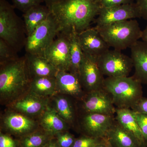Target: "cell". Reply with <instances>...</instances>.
<instances>
[{"label": "cell", "mask_w": 147, "mask_h": 147, "mask_svg": "<svg viewBox=\"0 0 147 147\" xmlns=\"http://www.w3.org/2000/svg\"><path fill=\"white\" fill-rule=\"evenodd\" d=\"M142 84L134 76L106 77L103 88L117 108L132 109L143 97Z\"/></svg>", "instance_id": "3957f363"}, {"label": "cell", "mask_w": 147, "mask_h": 147, "mask_svg": "<svg viewBox=\"0 0 147 147\" xmlns=\"http://www.w3.org/2000/svg\"><path fill=\"white\" fill-rule=\"evenodd\" d=\"M134 113L137 123L147 144V115L135 112Z\"/></svg>", "instance_id": "4dcf8cb0"}, {"label": "cell", "mask_w": 147, "mask_h": 147, "mask_svg": "<svg viewBox=\"0 0 147 147\" xmlns=\"http://www.w3.org/2000/svg\"><path fill=\"white\" fill-rule=\"evenodd\" d=\"M83 101L86 113H98L114 115L116 108L109 94L103 88L89 92Z\"/></svg>", "instance_id": "8fae6325"}, {"label": "cell", "mask_w": 147, "mask_h": 147, "mask_svg": "<svg viewBox=\"0 0 147 147\" xmlns=\"http://www.w3.org/2000/svg\"><path fill=\"white\" fill-rule=\"evenodd\" d=\"M110 47L125 50L142 38V30L135 19L95 27Z\"/></svg>", "instance_id": "277c9868"}, {"label": "cell", "mask_w": 147, "mask_h": 147, "mask_svg": "<svg viewBox=\"0 0 147 147\" xmlns=\"http://www.w3.org/2000/svg\"><path fill=\"white\" fill-rule=\"evenodd\" d=\"M41 115L40 125L43 130L53 137L65 131L67 128V123L61 117L55 108L48 106Z\"/></svg>", "instance_id": "44dd1931"}, {"label": "cell", "mask_w": 147, "mask_h": 147, "mask_svg": "<svg viewBox=\"0 0 147 147\" xmlns=\"http://www.w3.org/2000/svg\"><path fill=\"white\" fill-rule=\"evenodd\" d=\"M59 1L60 0H44V1H45L47 4V6H49L54 3L57 2Z\"/></svg>", "instance_id": "74e56055"}, {"label": "cell", "mask_w": 147, "mask_h": 147, "mask_svg": "<svg viewBox=\"0 0 147 147\" xmlns=\"http://www.w3.org/2000/svg\"><path fill=\"white\" fill-rule=\"evenodd\" d=\"M43 147H59L57 144V142L54 140V138L47 142Z\"/></svg>", "instance_id": "d590c367"}, {"label": "cell", "mask_w": 147, "mask_h": 147, "mask_svg": "<svg viewBox=\"0 0 147 147\" xmlns=\"http://www.w3.org/2000/svg\"><path fill=\"white\" fill-rule=\"evenodd\" d=\"M95 18L96 26L100 27L117 22L141 18L135 3L100 7Z\"/></svg>", "instance_id": "52a82bcc"}, {"label": "cell", "mask_w": 147, "mask_h": 147, "mask_svg": "<svg viewBox=\"0 0 147 147\" xmlns=\"http://www.w3.org/2000/svg\"><path fill=\"white\" fill-rule=\"evenodd\" d=\"M105 137L113 147H142L135 137L117 121H115Z\"/></svg>", "instance_id": "d6986e66"}, {"label": "cell", "mask_w": 147, "mask_h": 147, "mask_svg": "<svg viewBox=\"0 0 147 147\" xmlns=\"http://www.w3.org/2000/svg\"><path fill=\"white\" fill-rule=\"evenodd\" d=\"M61 34L47 48L44 56L59 71H69L70 59L68 37L65 34Z\"/></svg>", "instance_id": "30bf717a"}, {"label": "cell", "mask_w": 147, "mask_h": 147, "mask_svg": "<svg viewBox=\"0 0 147 147\" xmlns=\"http://www.w3.org/2000/svg\"><path fill=\"white\" fill-rule=\"evenodd\" d=\"M130 49L134 68V77L142 84H147V42L138 40Z\"/></svg>", "instance_id": "e0dca14e"}, {"label": "cell", "mask_w": 147, "mask_h": 147, "mask_svg": "<svg viewBox=\"0 0 147 147\" xmlns=\"http://www.w3.org/2000/svg\"><path fill=\"white\" fill-rule=\"evenodd\" d=\"M47 98L29 92L26 95L14 101L12 108L18 113L28 117L41 115L48 106Z\"/></svg>", "instance_id": "9a60e30c"}, {"label": "cell", "mask_w": 147, "mask_h": 147, "mask_svg": "<svg viewBox=\"0 0 147 147\" xmlns=\"http://www.w3.org/2000/svg\"><path fill=\"white\" fill-rule=\"evenodd\" d=\"M132 110L137 113L147 115V98L142 97Z\"/></svg>", "instance_id": "836d02e7"}, {"label": "cell", "mask_w": 147, "mask_h": 147, "mask_svg": "<svg viewBox=\"0 0 147 147\" xmlns=\"http://www.w3.org/2000/svg\"><path fill=\"white\" fill-rule=\"evenodd\" d=\"M97 58L84 53L79 69L80 82L88 92L103 88L105 78L98 65Z\"/></svg>", "instance_id": "ba28073f"}, {"label": "cell", "mask_w": 147, "mask_h": 147, "mask_svg": "<svg viewBox=\"0 0 147 147\" xmlns=\"http://www.w3.org/2000/svg\"><path fill=\"white\" fill-rule=\"evenodd\" d=\"M58 33H68L74 28L78 33L90 28L100 6L97 0H60L49 6Z\"/></svg>", "instance_id": "6da1fadb"}, {"label": "cell", "mask_w": 147, "mask_h": 147, "mask_svg": "<svg viewBox=\"0 0 147 147\" xmlns=\"http://www.w3.org/2000/svg\"><path fill=\"white\" fill-rule=\"evenodd\" d=\"M0 71L1 101L14 102L30 86L27 58L16 59L2 65Z\"/></svg>", "instance_id": "7a4b0ae2"}, {"label": "cell", "mask_w": 147, "mask_h": 147, "mask_svg": "<svg viewBox=\"0 0 147 147\" xmlns=\"http://www.w3.org/2000/svg\"><path fill=\"white\" fill-rule=\"evenodd\" d=\"M142 40L145 41V42H147V25L146 26L145 28L144 29V30L142 31Z\"/></svg>", "instance_id": "8d00e7d4"}, {"label": "cell", "mask_w": 147, "mask_h": 147, "mask_svg": "<svg viewBox=\"0 0 147 147\" xmlns=\"http://www.w3.org/2000/svg\"><path fill=\"white\" fill-rule=\"evenodd\" d=\"M57 34V24L51 13L27 37L26 43L27 54L44 56L45 51L55 40Z\"/></svg>", "instance_id": "5b68a950"}, {"label": "cell", "mask_w": 147, "mask_h": 147, "mask_svg": "<svg viewBox=\"0 0 147 147\" xmlns=\"http://www.w3.org/2000/svg\"><path fill=\"white\" fill-rule=\"evenodd\" d=\"M106 147H113V146H112L110 143H109L108 142H107V141H106Z\"/></svg>", "instance_id": "ab89813d"}, {"label": "cell", "mask_w": 147, "mask_h": 147, "mask_svg": "<svg viewBox=\"0 0 147 147\" xmlns=\"http://www.w3.org/2000/svg\"><path fill=\"white\" fill-rule=\"evenodd\" d=\"M97 61L102 75L107 77L128 76L134 67L131 57L115 49H109L100 55Z\"/></svg>", "instance_id": "8992f818"}, {"label": "cell", "mask_w": 147, "mask_h": 147, "mask_svg": "<svg viewBox=\"0 0 147 147\" xmlns=\"http://www.w3.org/2000/svg\"><path fill=\"white\" fill-rule=\"evenodd\" d=\"M11 47L3 40L0 39V59L2 65L16 59L11 51Z\"/></svg>", "instance_id": "4316f807"}, {"label": "cell", "mask_w": 147, "mask_h": 147, "mask_svg": "<svg viewBox=\"0 0 147 147\" xmlns=\"http://www.w3.org/2000/svg\"><path fill=\"white\" fill-rule=\"evenodd\" d=\"M147 147V146H146V147Z\"/></svg>", "instance_id": "60d3db41"}, {"label": "cell", "mask_w": 147, "mask_h": 147, "mask_svg": "<svg viewBox=\"0 0 147 147\" xmlns=\"http://www.w3.org/2000/svg\"><path fill=\"white\" fill-rule=\"evenodd\" d=\"M115 121L114 115L86 113L82 119V125L87 136L101 139L105 137Z\"/></svg>", "instance_id": "7c38bea8"}, {"label": "cell", "mask_w": 147, "mask_h": 147, "mask_svg": "<svg viewBox=\"0 0 147 147\" xmlns=\"http://www.w3.org/2000/svg\"><path fill=\"white\" fill-rule=\"evenodd\" d=\"M29 88L30 92L42 97L47 98L58 93L55 77H33Z\"/></svg>", "instance_id": "cb8c5ba5"}, {"label": "cell", "mask_w": 147, "mask_h": 147, "mask_svg": "<svg viewBox=\"0 0 147 147\" xmlns=\"http://www.w3.org/2000/svg\"><path fill=\"white\" fill-rule=\"evenodd\" d=\"M54 137L43 131H35L16 140L17 147H43Z\"/></svg>", "instance_id": "d4e9b609"}, {"label": "cell", "mask_w": 147, "mask_h": 147, "mask_svg": "<svg viewBox=\"0 0 147 147\" xmlns=\"http://www.w3.org/2000/svg\"><path fill=\"white\" fill-rule=\"evenodd\" d=\"M30 74L34 77H55L59 70L44 56L27 54Z\"/></svg>", "instance_id": "ffe728a7"}, {"label": "cell", "mask_w": 147, "mask_h": 147, "mask_svg": "<svg viewBox=\"0 0 147 147\" xmlns=\"http://www.w3.org/2000/svg\"><path fill=\"white\" fill-rule=\"evenodd\" d=\"M67 35L69 42L70 68L69 71L79 76V71L84 57L81 45L79 43L78 33L72 28Z\"/></svg>", "instance_id": "603a6c76"}, {"label": "cell", "mask_w": 147, "mask_h": 147, "mask_svg": "<svg viewBox=\"0 0 147 147\" xmlns=\"http://www.w3.org/2000/svg\"><path fill=\"white\" fill-rule=\"evenodd\" d=\"M14 7L24 12L29 9L39 5L44 0H11Z\"/></svg>", "instance_id": "f1b7e54d"}, {"label": "cell", "mask_w": 147, "mask_h": 147, "mask_svg": "<svg viewBox=\"0 0 147 147\" xmlns=\"http://www.w3.org/2000/svg\"><path fill=\"white\" fill-rule=\"evenodd\" d=\"M55 137V141L59 147H71L76 140L72 134L65 131L57 134Z\"/></svg>", "instance_id": "83f0119b"}, {"label": "cell", "mask_w": 147, "mask_h": 147, "mask_svg": "<svg viewBox=\"0 0 147 147\" xmlns=\"http://www.w3.org/2000/svg\"><path fill=\"white\" fill-rule=\"evenodd\" d=\"M58 92L83 98V87L79 76L69 71H58L55 76Z\"/></svg>", "instance_id": "2e32d148"}, {"label": "cell", "mask_w": 147, "mask_h": 147, "mask_svg": "<svg viewBox=\"0 0 147 147\" xmlns=\"http://www.w3.org/2000/svg\"><path fill=\"white\" fill-rule=\"evenodd\" d=\"M94 147H106V143L105 144L100 142Z\"/></svg>", "instance_id": "f35d334b"}, {"label": "cell", "mask_w": 147, "mask_h": 147, "mask_svg": "<svg viewBox=\"0 0 147 147\" xmlns=\"http://www.w3.org/2000/svg\"><path fill=\"white\" fill-rule=\"evenodd\" d=\"M55 109L67 123H73L75 118V113L72 105L68 99L62 96L56 98Z\"/></svg>", "instance_id": "484cf974"}, {"label": "cell", "mask_w": 147, "mask_h": 147, "mask_svg": "<svg viewBox=\"0 0 147 147\" xmlns=\"http://www.w3.org/2000/svg\"><path fill=\"white\" fill-rule=\"evenodd\" d=\"M100 139L84 136L76 139L71 147H94L100 142Z\"/></svg>", "instance_id": "f546056e"}, {"label": "cell", "mask_w": 147, "mask_h": 147, "mask_svg": "<svg viewBox=\"0 0 147 147\" xmlns=\"http://www.w3.org/2000/svg\"><path fill=\"white\" fill-rule=\"evenodd\" d=\"M20 31L13 7L5 0H0V37L13 47L18 42Z\"/></svg>", "instance_id": "9c48e42d"}, {"label": "cell", "mask_w": 147, "mask_h": 147, "mask_svg": "<svg viewBox=\"0 0 147 147\" xmlns=\"http://www.w3.org/2000/svg\"><path fill=\"white\" fill-rule=\"evenodd\" d=\"M50 14L47 6L40 5L33 7L24 12L23 16L27 36L31 34L37 27L46 20Z\"/></svg>", "instance_id": "7402d4cb"}, {"label": "cell", "mask_w": 147, "mask_h": 147, "mask_svg": "<svg viewBox=\"0 0 147 147\" xmlns=\"http://www.w3.org/2000/svg\"><path fill=\"white\" fill-rule=\"evenodd\" d=\"M100 7H107L114 6L133 3L134 0H97Z\"/></svg>", "instance_id": "1f68e13d"}, {"label": "cell", "mask_w": 147, "mask_h": 147, "mask_svg": "<svg viewBox=\"0 0 147 147\" xmlns=\"http://www.w3.org/2000/svg\"><path fill=\"white\" fill-rule=\"evenodd\" d=\"M78 37L84 54L98 57L110 49V46L96 27L88 28L79 33Z\"/></svg>", "instance_id": "4fadbf2b"}, {"label": "cell", "mask_w": 147, "mask_h": 147, "mask_svg": "<svg viewBox=\"0 0 147 147\" xmlns=\"http://www.w3.org/2000/svg\"><path fill=\"white\" fill-rule=\"evenodd\" d=\"M141 18L147 21V0H136L135 3Z\"/></svg>", "instance_id": "e575fe53"}, {"label": "cell", "mask_w": 147, "mask_h": 147, "mask_svg": "<svg viewBox=\"0 0 147 147\" xmlns=\"http://www.w3.org/2000/svg\"><path fill=\"white\" fill-rule=\"evenodd\" d=\"M9 133L19 138L36 131V123L28 116L19 113H9L3 120Z\"/></svg>", "instance_id": "5bb4252c"}, {"label": "cell", "mask_w": 147, "mask_h": 147, "mask_svg": "<svg viewBox=\"0 0 147 147\" xmlns=\"http://www.w3.org/2000/svg\"><path fill=\"white\" fill-rule=\"evenodd\" d=\"M0 147H17L16 141L8 134L1 133Z\"/></svg>", "instance_id": "d6a6232c"}, {"label": "cell", "mask_w": 147, "mask_h": 147, "mask_svg": "<svg viewBox=\"0 0 147 147\" xmlns=\"http://www.w3.org/2000/svg\"><path fill=\"white\" fill-rule=\"evenodd\" d=\"M116 121L135 137L142 147L147 146L137 123L135 113L129 108H116Z\"/></svg>", "instance_id": "ac0fdd59"}]
</instances>
